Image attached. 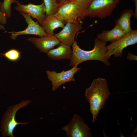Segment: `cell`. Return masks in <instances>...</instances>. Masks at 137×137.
<instances>
[{
  "label": "cell",
  "mask_w": 137,
  "mask_h": 137,
  "mask_svg": "<svg viewBox=\"0 0 137 137\" xmlns=\"http://www.w3.org/2000/svg\"><path fill=\"white\" fill-rule=\"evenodd\" d=\"M110 94L107 81L104 78L94 79L90 86L86 89L85 96L90 104L89 111L93 116L92 122L97 120L100 111L105 105Z\"/></svg>",
  "instance_id": "obj_1"
},
{
  "label": "cell",
  "mask_w": 137,
  "mask_h": 137,
  "mask_svg": "<svg viewBox=\"0 0 137 137\" xmlns=\"http://www.w3.org/2000/svg\"><path fill=\"white\" fill-rule=\"evenodd\" d=\"M106 43L97 38L94 41V45L92 50L86 51L81 49L76 41L72 44V55L69 65L72 67L77 66L84 61L91 60H98L102 62L107 66L110 64L107 58Z\"/></svg>",
  "instance_id": "obj_2"
},
{
  "label": "cell",
  "mask_w": 137,
  "mask_h": 137,
  "mask_svg": "<svg viewBox=\"0 0 137 137\" xmlns=\"http://www.w3.org/2000/svg\"><path fill=\"white\" fill-rule=\"evenodd\" d=\"M30 100H24L20 103L8 107L2 116L1 122V129L3 137H14V130L17 126L20 125L25 126L29 122H22L18 123L16 121L15 116L16 113L20 108L24 107L30 102Z\"/></svg>",
  "instance_id": "obj_3"
},
{
  "label": "cell",
  "mask_w": 137,
  "mask_h": 137,
  "mask_svg": "<svg viewBox=\"0 0 137 137\" xmlns=\"http://www.w3.org/2000/svg\"><path fill=\"white\" fill-rule=\"evenodd\" d=\"M83 7L75 0H70L58 5L54 15L64 24L68 22L76 23L80 18L84 19Z\"/></svg>",
  "instance_id": "obj_4"
},
{
  "label": "cell",
  "mask_w": 137,
  "mask_h": 137,
  "mask_svg": "<svg viewBox=\"0 0 137 137\" xmlns=\"http://www.w3.org/2000/svg\"><path fill=\"white\" fill-rule=\"evenodd\" d=\"M120 0H92L88 7L83 11V16L98 18L101 19L110 16Z\"/></svg>",
  "instance_id": "obj_5"
},
{
  "label": "cell",
  "mask_w": 137,
  "mask_h": 137,
  "mask_svg": "<svg viewBox=\"0 0 137 137\" xmlns=\"http://www.w3.org/2000/svg\"><path fill=\"white\" fill-rule=\"evenodd\" d=\"M137 43V30L132 29L119 40L106 46L107 58L108 60L112 55L115 57H122L125 48Z\"/></svg>",
  "instance_id": "obj_6"
},
{
  "label": "cell",
  "mask_w": 137,
  "mask_h": 137,
  "mask_svg": "<svg viewBox=\"0 0 137 137\" xmlns=\"http://www.w3.org/2000/svg\"><path fill=\"white\" fill-rule=\"evenodd\" d=\"M90 128L77 114H73L69 123L60 129L65 131L68 137H91Z\"/></svg>",
  "instance_id": "obj_7"
},
{
  "label": "cell",
  "mask_w": 137,
  "mask_h": 137,
  "mask_svg": "<svg viewBox=\"0 0 137 137\" xmlns=\"http://www.w3.org/2000/svg\"><path fill=\"white\" fill-rule=\"evenodd\" d=\"M81 69V68L75 65L69 70L63 71L58 73L54 71H46L48 78L52 83V90L54 92L61 85L68 82L75 81L74 75Z\"/></svg>",
  "instance_id": "obj_8"
},
{
  "label": "cell",
  "mask_w": 137,
  "mask_h": 137,
  "mask_svg": "<svg viewBox=\"0 0 137 137\" xmlns=\"http://www.w3.org/2000/svg\"><path fill=\"white\" fill-rule=\"evenodd\" d=\"M20 12L24 17L28 26L25 30L21 31H5V32L11 34L10 37L12 39L15 40L18 36L24 35H36L40 37L49 36L38 22L34 21L28 14L23 12Z\"/></svg>",
  "instance_id": "obj_9"
},
{
  "label": "cell",
  "mask_w": 137,
  "mask_h": 137,
  "mask_svg": "<svg viewBox=\"0 0 137 137\" xmlns=\"http://www.w3.org/2000/svg\"><path fill=\"white\" fill-rule=\"evenodd\" d=\"M82 24L79 22L76 23L68 22L62 30L55 36L60 42L71 46L75 42V36L82 28Z\"/></svg>",
  "instance_id": "obj_10"
},
{
  "label": "cell",
  "mask_w": 137,
  "mask_h": 137,
  "mask_svg": "<svg viewBox=\"0 0 137 137\" xmlns=\"http://www.w3.org/2000/svg\"><path fill=\"white\" fill-rule=\"evenodd\" d=\"M15 9L19 12L28 14L33 19H35L41 25L46 16V8L43 1L39 5H35L30 3L27 5L21 4L18 1Z\"/></svg>",
  "instance_id": "obj_11"
},
{
  "label": "cell",
  "mask_w": 137,
  "mask_h": 137,
  "mask_svg": "<svg viewBox=\"0 0 137 137\" xmlns=\"http://www.w3.org/2000/svg\"><path fill=\"white\" fill-rule=\"evenodd\" d=\"M27 40L33 44L40 52L46 53L60 43L55 35L45 36L39 38L29 37Z\"/></svg>",
  "instance_id": "obj_12"
},
{
  "label": "cell",
  "mask_w": 137,
  "mask_h": 137,
  "mask_svg": "<svg viewBox=\"0 0 137 137\" xmlns=\"http://www.w3.org/2000/svg\"><path fill=\"white\" fill-rule=\"evenodd\" d=\"M57 48L49 50L46 53L48 57L52 60H71L72 50L70 45L60 42Z\"/></svg>",
  "instance_id": "obj_13"
},
{
  "label": "cell",
  "mask_w": 137,
  "mask_h": 137,
  "mask_svg": "<svg viewBox=\"0 0 137 137\" xmlns=\"http://www.w3.org/2000/svg\"><path fill=\"white\" fill-rule=\"evenodd\" d=\"M134 11L131 9H125L121 12L119 17L115 20V26L127 33L132 29L130 26L131 18Z\"/></svg>",
  "instance_id": "obj_14"
},
{
  "label": "cell",
  "mask_w": 137,
  "mask_h": 137,
  "mask_svg": "<svg viewBox=\"0 0 137 137\" xmlns=\"http://www.w3.org/2000/svg\"><path fill=\"white\" fill-rule=\"evenodd\" d=\"M40 25L49 36H51L55 35L54 30L55 29L59 27L63 28L65 26L54 15L46 16Z\"/></svg>",
  "instance_id": "obj_15"
},
{
  "label": "cell",
  "mask_w": 137,
  "mask_h": 137,
  "mask_svg": "<svg viewBox=\"0 0 137 137\" xmlns=\"http://www.w3.org/2000/svg\"><path fill=\"white\" fill-rule=\"evenodd\" d=\"M126 33L118 27L115 26L110 30H105L97 35V38L102 41L106 43L116 41L124 36Z\"/></svg>",
  "instance_id": "obj_16"
},
{
  "label": "cell",
  "mask_w": 137,
  "mask_h": 137,
  "mask_svg": "<svg viewBox=\"0 0 137 137\" xmlns=\"http://www.w3.org/2000/svg\"><path fill=\"white\" fill-rule=\"evenodd\" d=\"M17 0H4L0 6L1 10L6 15L7 18H9L12 15L11 6L12 4L16 3Z\"/></svg>",
  "instance_id": "obj_17"
},
{
  "label": "cell",
  "mask_w": 137,
  "mask_h": 137,
  "mask_svg": "<svg viewBox=\"0 0 137 137\" xmlns=\"http://www.w3.org/2000/svg\"><path fill=\"white\" fill-rule=\"evenodd\" d=\"M46 8V16L54 15L57 10L58 4L55 0H43Z\"/></svg>",
  "instance_id": "obj_18"
},
{
  "label": "cell",
  "mask_w": 137,
  "mask_h": 137,
  "mask_svg": "<svg viewBox=\"0 0 137 137\" xmlns=\"http://www.w3.org/2000/svg\"><path fill=\"white\" fill-rule=\"evenodd\" d=\"M21 52L18 50L12 49L1 54L8 60L11 61H17L20 58Z\"/></svg>",
  "instance_id": "obj_19"
},
{
  "label": "cell",
  "mask_w": 137,
  "mask_h": 137,
  "mask_svg": "<svg viewBox=\"0 0 137 137\" xmlns=\"http://www.w3.org/2000/svg\"><path fill=\"white\" fill-rule=\"evenodd\" d=\"M1 3L0 1V24L3 25L7 23V18L6 14L1 10L0 6Z\"/></svg>",
  "instance_id": "obj_20"
},
{
  "label": "cell",
  "mask_w": 137,
  "mask_h": 137,
  "mask_svg": "<svg viewBox=\"0 0 137 137\" xmlns=\"http://www.w3.org/2000/svg\"><path fill=\"white\" fill-rule=\"evenodd\" d=\"M83 8L84 10L88 6L92 0H75Z\"/></svg>",
  "instance_id": "obj_21"
},
{
  "label": "cell",
  "mask_w": 137,
  "mask_h": 137,
  "mask_svg": "<svg viewBox=\"0 0 137 137\" xmlns=\"http://www.w3.org/2000/svg\"><path fill=\"white\" fill-rule=\"evenodd\" d=\"M127 58L129 61L133 60H137V56L134 55L131 53L128 52Z\"/></svg>",
  "instance_id": "obj_22"
},
{
  "label": "cell",
  "mask_w": 137,
  "mask_h": 137,
  "mask_svg": "<svg viewBox=\"0 0 137 137\" xmlns=\"http://www.w3.org/2000/svg\"><path fill=\"white\" fill-rule=\"evenodd\" d=\"M134 2L135 6V10L134 12V17L137 18V0H133Z\"/></svg>",
  "instance_id": "obj_23"
},
{
  "label": "cell",
  "mask_w": 137,
  "mask_h": 137,
  "mask_svg": "<svg viewBox=\"0 0 137 137\" xmlns=\"http://www.w3.org/2000/svg\"><path fill=\"white\" fill-rule=\"evenodd\" d=\"M70 0H55L57 4L58 5L65 1Z\"/></svg>",
  "instance_id": "obj_24"
},
{
  "label": "cell",
  "mask_w": 137,
  "mask_h": 137,
  "mask_svg": "<svg viewBox=\"0 0 137 137\" xmlns=\"http://www.w3.org/2000/svg\"><path fill=\"white\" fill-rule=\"evenodd\" d=\"M0 30H5V27L3 25L0 24Z\"/></svg>",
  "instance_id": "obj_25"
}]
</instances>
